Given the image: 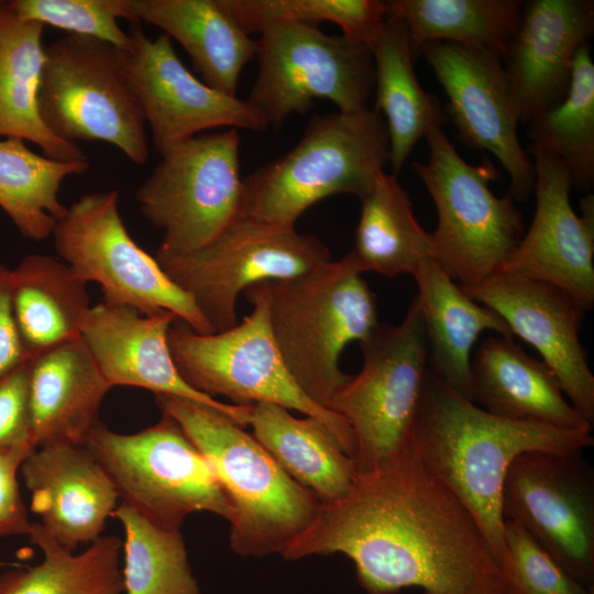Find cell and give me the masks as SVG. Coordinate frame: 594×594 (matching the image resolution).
Segmentation results:
<instances>
[{"label":"cell","mask_w":594,"mask_h":594,"mask_svg":"<svg viewBox=\"0 0 594 594\" xmlns=\"http://www.w3.org/2000/svg\"><path fill=\"white\" fill-rule=\"evenodd\" d=\"M334 553L353 562L366 594L409 587L424 594H507L480 525L426 469L409 440L389 461L358 475L343 498L320 504L280 556Z\"/></svg>","instance_id":"1"},{"label":"cell","mask_w":594,"mask_h":594,"mask_svg":"<svg viewBox=\"0 0 594 594\" xmlns=\"http://www.w3.org/2000/svg\"><path fill=\"white\" fill-rule=\"evenodd\" d=\"M591 431L495 416L427 369L409 443L426 469L473 515L503 572L502 501L512 462L531 451L583 452L594 444Z\"/></svg>","instance_id":"2"},{"label":"cell","mask_w":594,"mask_h":594,"mask_svg":"<svg viewBox=\"0 0 594 594\" xmlns=\"http://www.w3.org/2000/svg\"><path fill=\"white\" fill-rule=\"evenodd\" d=\"M202 453L234 510L230 547L243 557L280 554L315 519L320 502L268 451L222 413L168 395H155Z\"/></svg>","instance_id":"3"},{"label":"cell","mask_w":594,"mask_h":594,"mask_svg":"<svg viewBox=\"0 0 594 594\" xmlns=\"http://www.w3.org/2000/svg\"><path fill=\"white\" fill-rule=\"evenodd\" d=\"M257 285L288 372L312 402L329 409L350 377L339 366L343 349L380 324L375 294L352 251L300 275Z\"/></svg>","instance_id":"4"},{"label":"cell","mask_w":594,"mask_h":594,"mask_svg":"<svg viewBox=\"0 0 594 594\" xmlns=\"http://www.w3.org/2000/svg\"><path fill=\"white\" fill-rule=\"evenodd\" d=\"M387 163L388 133L374 108L315 116L290 151L243 179L242 216L295 227L331 195L364 197Z\"/></svg>","instance_id":"5"},{"label":"cell","mask_w":594,"mask_h":594,"mask_svg":"<svg viewBox=\"0 0 594 594\" xmlns=\"http://www.w3.org/2000/svg\"><path fill=\"white\" fill-rule=\"evenodd\" d=\"M429 156L413 168L430 194L438 223L430 233L432 258L461 287L494 276L525 233L521 212L507 193L497 197L490 183L501 173L488 156L465 162L442 130L425 138Z\"/></svg>","instance_id":"6"},{"label":"cell","mask_w":594,"mask_h":594,"mask_svg":"<svg viewBox=\"0 0 594 594\" xmlns=\"http://www.w3.org/2000/svg\"><path fill=\"white\" fill-rule=\"evenodd\" d=\"M243 294L253 308L229 330L199 333L179 320L170 326L168 344L180 375L195 389L211 397L226 396L235 405L271 403L317 418L353 459L355 440L348 424L312 402L288 372L273 338L258 285L248 287Z\"/></svg>","instance_id":"7"},{"label":"cell","mask_w":594,"mask_h":594,"mask_svg":"<svg viewBox=\"0 0 594 594\" xmlns=\"http://www.w3.org/2000/svg\"><path fill=\"white\" fill-rule=\"evenodd\" d=\"M40 116L58 139L102 141L133 164L147 162L145 120L124 70L123 50L67 34L44 46Z\"/></svg>","instance_id":"8"},{"label":"cell","mask_w":594,"mask_h":594,"mask_svg":"<svg viewBox=\"0 0 594 594\" xmlns=\"http://www.w3.org/2000/svg\"><path fill=\"white\" fill-rule=\"evenodd\" d=\"M84 446L111 480L122 503L154 525L178 530L185 517L209 512L229 521L233 506L209 462L179 425L161 420L136 433H118L100 421Z\"/></svg>","instance_id":"9"},{"label":"cell","mask_w":594,"mask_h":594,"mask_svg":"<svg viewBox=\"0 0 594 594\" xmlns=\"http://www.w3.org/2000/svg\"><path fill=\"white\" fill-rule=\"evenodd\" d=\"M359 344L362 369L350 375L329 405L353 432L356 476L389 461L409 440L428 369L417 296L398 324L380 323Z\"/></svg>","instance_id":"10"},{"label":"cell","mask_w":594,"mask_h":594,"mask_svg":"<svg viewBox=\"0 0 594 594\" xmlns=\"http://www.w3.org/2000/svg\"><path fill=\"white\" fill-rule=\"evenodd\" d=\"M237 129L198 134L162 155L136 189L143 217L163 231L155 257L199 250L242 216Z\"/></svg>","instance_id":"11"},{"label":"cell","mask_w":594,"mask_h":594,"mask_svg":"<svg viewBox=\"0 0 594 594\" xmlns=\"http://www.w3.org/2000/svg\"><path fill=\"white\" fill-rule=\"evenodd\" d=\"M119 196L117 189L89 193L67 207L52 233L58 255L87 284L100 286L106 304L142 315L170 312L196 332H213L194 300L132 239Z\"/></svg>","instance_id":"12"},{"label":"cell","mask_w":594,"mask_h":594,"mask_svg":"<svg viewBox=\"0 0 594 594\" xmlns=\"http://www.w3.org/2000/svg\"><path fill=\"white\" fill-rule=\"evenodd\" d=\"M256 41L258 69L246 100L268 128L307 113L315 99L333 102L342 113L367 107L375 85L367 45L299 23L271 24Z\"/></svg>","instance_id":"13"},{"label":"cell","mask_w":594,"mask_h":594,"mask_svg":"<svg viewBox=\"0 0 594 594\" xmlns=\"http://www.w3.org/2000/svg\"><path fill=\"white\" fill-rule=\"evenodd\" d=\"M155 258L194 300L212 331L221 332L238 323V298L248 287L300 275L331 255L319 239L295 227L241 216L208 245Z\"/></svg>","instance_id":"14"},{"label":"cell","mask_w":594,"mask_h":594,"mask_svg":"<svg viewBox=\"0 0 594 594\" xmlns=\"http://www.w3.org/2000/svg\"><path fill=\"white\" fill-rule=\"evenodd\" d=\"M502 509L594 592V473L582 452L519 454L506 473Z\"/></svg>","instance_id":"15"},{"label":"cell","mask_w":594,"mask_h":594,"mask_svg":"<svg viewBox=\"0 0 594 594\" xmlns=\"http://www.w3.org/2000/svg\"><path fill=\"white\" fill-rule=\"evenodd\" d=\"M129 37L123 50L125 76L161 156L208 129L268 128L246 99L226 95L196 78L179 59L168 35L151 38L135 22Z\"/></svg>","instance_id":"16"},{"label":"cell","mask_w":594,"mask_h":594,"mask_svg":"<svg viewBox=\"0 0 594 594\" xmlns=\"http://www.w3.org/2000/svg\"><path fill=\"white\" fill-rule=\"evenodd\" d=\"M448 98L444 109L468 147L486 151L510 178L508 194L526 201L532 194L535 166L521 146L519 123L499 55L471 46L436 42L421 53Z\"/></svg>","instance_id":"17"},{"label":"cell","mask_w":594,"mask_h":594,"mask_svg":"<svg viewBox=\"0 0 594 594\" xmlns=\"http://www.w3.org/2000/svg\"><path fill=\"white\" fill-rule=\"evenodd\" d=\"M536 209L531 224L496 274L547 282L586 311L594 304V196L570 202L572 178L551 152L531 146Z\"/></svg>","instance_id":"18"},{"label":"cell","mask_w":594,"mask_h":594,"mask_svg":"<svg viewBox=\"0 0 594 594\" xmlns=\"http://www.w3.org/2000/svg\"><path fill=\"white\" fill-rule=\"evenodd\" d=\"M461 288L540 353L571 405L593 425L594 374L580 339L586 310L559 287L537 279L495 274Z\"/></svg>","instance_id":"19"},{"label":"cell","mask_w":594,"mask_h":594,"mask_svg":"<svg viewBox=\"0 0 594 594\" xmlns=\"http://www.w3.org/2000/svg\"><path fill=\"white\" fill-rule=\"evenodd\" d=\"M178 319L170 312L142 315L106 304L91 306L81 339L108 383L134 386L213 408L241 427L250 425L252 405L219 402L190 386L170 353L168 330Z\"/></svg>","instance_id":"20"},{"label":"cell","mask_w":594,"mask_h":594,"mask_svg":"<svg viewBox=\"0 0 594 594\" xmlns=\"http://www.w3.org/2000/svg\"><path fill=\"white\" fill-rule=\"evenodd\" d=\"M594 33L592 0H531L502 56L519 123L529 124L566 96L579 48Z\"/></svg>","instance_id":"21"},{"label":"cell","mask_w":594,"mask_h":594,"mask_svg":"<svg viewBox=\"0 0 594 594\" xmlns=\"http://www.w3.org/2000/svg\"><path fill=\"white\" fill-rule=\"evenodd\" d=\"M20 472L31 494V510L61 546L73 551L101 537L119 496L84 444L35 448L23 460Z\"/></svg>","instance_id":"22"},{"label":"cell","mask_w":594,"mask_h":594,"mask_svg":"<svg viewBox=\"0 0 594 594\" xmlns=\"http://www.w3.org/2000/svg\"><path fill=\"white\" fill-rule=\"evenodd\" d=\"M111 388L81 337L30 359L28 406L34 449L82 446Z\"/></svg>","instance_id":"23"},{"label":"cell","mask_w":594,"mask_h":594,"mask_svg":"<svg viewBox=\"0 0 594 594\" xmlns=\"http://www.w3.org/2000/svg\"><path fill=\"white\" fill-rule=\"evenodd\" d=\"M471 399L509 420L593 428L568 402L552 370L504 337L486 338L471 358Z\"/></svg>","instance_id":"24"},{"label":"cell","mask_w":594,"mask_h":594,"mask_svg":"<svg viewBox=\"0 0 594 594\" xmlns=\"http://www.w3.org/2000/svg\"><path fill=\"white\" fill-rule=\"evenodd\" d=\"M418 286L428 345V370L471 399V352L480 334L492 330L513 339L508 324L490 307L468 296L431 257L413 274Z\"/></svg>","instance_id":"25"},{"label":"cell","mask_w":594,"mask_h":594,"mask_svg":"<svg viewBox=\"0 0 594 594\" xmlns=\"http://www.w3.org/2000/svg\"><path fill=\"white\" fill-rule=\"evenodd\" d=\"M130 8L135 22L160 28L185 48L206 85L237 96L257 41L241 30L220 0H130Z\"/></svg>","instance_id":"26"},{"label":"cell","mask_w":594,"mask_h":594,"mask_svg":"<svg viewBox=\"0 0 594 594\" xmlns=\"http://www.w3.org/2000/svg\"><path fill=\"white\" fill-rule=\"evenodd\" d=\"M11 304L22 342L32 359L81 337L91 308L87 283L65 262L30 254L10 271Z\"/></svg>","instance_id":"27"},{"label":"cell","mask_w":594,"mask_h":594,"mask_svg":"<svg viewBox=\"0 0 594 594\" xmlns=\"http://www.w3.org/2000/svg\"><path fill=\"white\" fill-rule=\"evenodd\" d=\"M250 425L255 439L320 504L334 503L351 491L356 479L353 459L317 418H297L279 405L257 403Z\"/></svg>","instance_id":"28"},{"label":"cell","mask_w":594,"mask_h":594,"mask_svg":"<svg viewBox=\"0 0 594 594\" xmlns=\"http://www.w3.org/2000/svg\"><path fill=\"white\" fill-rule=\"evenodd\" d=\"M44 28L16 16L7 1L0 8V136L34 143L55 161H87L80 147L55 136L40 116Z\"/></svg>","instance_id":"29"},{"label":"cell","mask_w":594,"mask_h":594,"mask_svg":"<svg viewBox=\"0 0 594 594\" xmlns=\"http://www.w3.org/2000/svg\"><path fill=\"white\" fill-rule=\"evenodd\" d=\"M375 67V106L386 124L389 164L397 176L416 144L448 118L438 98L422 89L404 25L385 18L367 45Z\"/></svg>","instance_id":"30"},{"label":"cell","mask_w":594,"mask_h":594,"mask_svg":"<svg viewBox=\"0 0 594 594\" xmlns=\"http://www.w3.org/2000/svg\"><path fill=\"white\" fill-rule=\"evenodd\" d=\"M518 0H389L386 16L405 28L414 56L431 43L477 47L503 56L521 16Z\"/></svg>","instance_id":"31"},{"label":"cell","mask_w":594,"mask_h":594,"mask_svg":"<svg viewBox=\"0 0 594 594\" xmlns=\"http://www.w3.org/2000/svg\"><path fill=\"white\" fill-rule=\"evenodd\" d=\"M361 216L352 251L359 270L386 277L413 275L432 258L430 233L418 222L409 196L397 176L385 170L361 199Z\"/></svg>","instance_id":"32"},{"label":"cell","mask_w":594,"mask_h":594,"mask_svg":"<svg viewBox=\"0 0 594 594\" xmlns=\"http://www.w3.org/2000/svg\"><path fill=\"white\" fill-rule=\"evenodd\" d=\"M43 552V561L0 575V594H122L124 592L117 536H101L81 553L61 546L32 522L28 536Z\"/></svg>","instance_id":"33"},{"label":"cell","mask_w":594,"mask_h":594,"mask_svg":"<svg viewBox=\"0 0 594 594\" xmlns=\"http://www.w3.org/2000/svg\"><path fill=\"white\" fill-rule=\"evenodd\" d=\"M89 166L88 161L48 158L16 138L0 139V208L21 235L43 241L67 210L58 196L63 180L85 174Z\"/></svg>","instance_id":"34"},{"label":"cell","mask_w":594,"mask_h":594,"mask_svg":"<svg viewBox=\"0 0 594 594\" xmlns=\"http://www.w3.org/2000/svg\"><path fill=\"white\" fill-rule=\"evenodd\" d=\"M528 125L531 146L558 156L573 186L588 191L594 184V63L588 43L575 55L565 98Z\"/></svg>","instance_id":"35"},{"label":"cell","mask_w":594,"mask_h":594,"mask_svg":"<svg viewBox=\"0 0 594 594\" xmlns=\"http://www.w3.org/2000/svg\"><path fill=\"white\" fill-rule=\"evenodd\" d=\"M122 525L125 594H202L180 530L154 525L128 504L112 514Z\"/></svg>","instance_id":"36"},{"label":"cell","mask_w":594,"mask_h":594,"mask_svg":"<svg viewBox=\"0 0 594 594\" xmlns=\"http://www.w3.org/2000/svg\"><path fill=\"white\" fill-rule=\"evenodd\" d=\"M241 30L250 35L276 23L318 26L339 25L343 36L365 45L380 31L386 18L380 0H220Z\"/></svg>","instance_id":"37"},{"label":"cell","mask_w":594,"mask_h":594,"mask_svg":"<svg viewBox=\"0 0 594 594\" xmlns=\"http://www.w3.org/2000/svg\"><path fill=\"white\" fill-rule=\"evenodd\" d=\"M8 8L20 19L97 38L124 50L130 41L120 19L135 22L130 0H12Z\"/></svg>","instance_id":"38"},{"label":"cell","mask_w":594,"mask_h":594,"mask_svg":"<svg viewBox=\"0 0 594 594\" xmlns=\"http://www.w3.org/2000/svg\"><path fill=\"white\" fill-rule=\"evenodd\" d=\"M507 594H594L575 581L518 522L505 519Z\"/></svg>","instance_id":"39"},{"label":"cell","mask_w":594,"mask_h":594,"mask_svg":"<svg viewBox=\"0 0 594 594\" xmlns=\"http://www.w3.org/2000/svg\"><path fill=\"white\" fill-rule=\"evenodd\" d=\"M32 450L31 444L0 449V539L28 537L31 531L32 522L20 494L18 472Z\"/></svg>","instance_id":"40"},{"label":"cell","mask_w":594,"mask_h":594,"mask_svg":"<svg viewBox=\"0 0 594 594\" xmlns=\"http://www.w3.org/2000/svg\"><path fill=\"white\" fill-rule=\"evenodd\" d=\"M28 376L29 362L0 380V449L21 444L32 446Z\"/></svg>","instance_id":"41"},{"label":"cell","mask_w":594,"mask_h":594,"mask_svg":"<svg viewBox=\"0 0 594 594\" xmlns=\"http://www.w3.org/2000/svg\"><path fill=\"white\" fill-rule=\"evenodd\" d=\"M10 271L0 261V380L30 361L20 337L10 293Z\"/></svg>","instance_id":"42"},{"label":"cell","mask_w":594,"mask_h":594,"mask_svg":"<svg viewBox=\"0 0 594 594\" xmlns=\"http://www.w3.org/2000/svg\"><path fill=\"white\" fill-rule=\"evenodd\" d=\"M3 3H4V1H1V0H0V8L2 7Z\"/></svg>","instance_id":"43"}]
</instances>
